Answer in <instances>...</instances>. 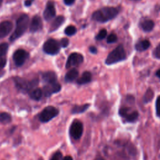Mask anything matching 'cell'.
Returning <instances> with one entry per match:
<instances>
[{"mask_svg": "<svg viewBox=\"0 0 160 160\" xmlns=\"http://www.w3.org/2000/svg\"><path fill=\"white\" fill-rule=\"evenodd\" d=\"M152 55L154 58L160 59V43L154 49L152 52Z\"/></svg>", "mask_w": 160, "mask_h": 160, "instance_id": "cell-29", "label": "cell"}, {"mask_svg": "<svg viewBox=\"0 0 160 160\" xmlns=\"http://www.w3.org/2000/svg\"><path fill=\"white\" fill-rule=\"evenodd\" d=\"M29 24V17L26 14H21L16 21V28L14 32L10 36L9 40L14 41L19 38L26 31Z\"/></svg>", "mask_w": 160, "mask_h": 160, "instance_id": "cell-2", "label": "cell"}, {"mask_svg": "<svg viewBox=\"0 0 160 160\" xmlns=\"http://www.w3.org/2000/svg\"><path fill=\"white\" fill-rule=\"evenodd\" d=\"M126 59V54L124 46L122 44H119L108 55L105 63L107 65H111L122 61Z\"/></svg>", "mask_w": 160, "mask_h": 160, "instance_id": "cell-3", "label": "cell"}, {"mask_svg": "<svg viewBox=\"0 0 160 160\" xmlns=\"http://www.w3.org/2000/svg\"><path fill=\"white\" fill-rule=\"evenodd\" d=\"M33 1H34V0H25L24 6L26 7H29L32 4Z\"/></svg>", "mask_w": 160, "mask_h": 160, "instance_id": "cell-35", "label": "cell"}, {"mask_svg": "<svg viewBox=\"0 0 160 160\" xmlns=\"http://www.w3.org/2000/svg\"><path fill=\"white\" fill-rule=\"evenodd\" d=\"M7 60L4 57H0V70L3 69L6 64Z\"/></svg>", "mask_w": 160, "mask_h": 160, "instance_id": "cell-33", "label": "cell"}, {"mask_svg": "<svg viewBox=\"0 0 160 160\" xmlns=\"http://www.w3.org/2000/svg\"><path fill=\"white\" fill-rule=\"evenodd\" d=\"M156 76H158L159 78H160V69H158V70L156 72Z\"/></svg>", "mask_w": 160, "mask_h": 160, "instance_id": "cell-38", "label": "cell"}, {"mask_svg": "<svg viewBox=\"0 0 160 160\" xmlns=\"http://www.w3.org/2000/svg\"><path fill=\"white\" fill-rule=\"evenodd\" d=\"M59 114V110L54 106L46 107L39 114V119L42 122H46L53 119Z\"/></svg>", "mask_w": 160, "mask_h": 160, "instance_id": "cell-5", "label": "cell"}, {"mask_svg": "<svg viewBox=\"0 0 160 160\" xmlns=\"http://www.w3.org/2000/svg\"><path fill=\"white\" fill-rule=\"evenodd\" d=\"M119 114L120 116L125 119L126 121L129 122H134L139 116V113L137 111H131V109L128 107H123L119 109Z\"/></svg>", "mask_w": 160, "mask_h": 160, "instance_id": "cell-7", "label": "cell"}, {"mask_svg": "<svg viewBox=\"0 0 160 160\" xmlns=\"http://www.w3.org/2000/svg\"><path fill=\"white\" fill-rule=\"evenodd\" d=\"M9 45L6 42L0 44V57H3L8 50Z\"/></svg>", "mask_w": 160, "mask_h": 160, "instance_id": "cell-26", "label": "cell"}, {"mask_svg": "<svg viewBox=\"0 0 160 160\" xmlns=\"http://www.w3.org/2000/svg\"><path fill=\"white\" fill-rule=\"evenodd\" d=\"M56 15V9L54 4L52 1H48L43 12V17L46 21H50Z\"/></svg>", "mask_w": 160, "mask_h": 160, "instance_id": "cell-12", "label": "cell"}, {"mask_svg": "<svg viewBox=\"0 0 160 160\" xmlns=\"http://www.w3.org/2000/svg\"><path fill=\"white\" fill-rule=\"evenodd\" d=\"M119 9L114 7H104L93 12L92 19L99 22H108L117 16Z\"/></svg>", "mask_w": 160, "mask_h": 160, "instance_id": "cell-1", "label": "cell"}, {"mask_svg": "<svg viewBox=\"0 0 160 160\" xmlns=\"http://www.w3.org/2000/svg\"><path fill=\"white\" fill-rule=\"evenodd\" d=\"M79 74L78 71L76 68H72L69 70L65 75V81L66 82H72L77 79Z\"/></svg>", "mask_w": 160, "mask_h": 160, "instance_id": "cell-19", "label": "cell"}, {"mask_svg": "<svg viewBox=\"0 0 160 160\" xmlns=\"http://www.w3.org/2000/svg\"><path fill=\"white\" fill-rule=\"evenodd\" d=\"M106 35H107V31H106V29H101V30L99 32V33L96 35V39L99 40H99H102V39H104V38H106Z\"/></svg>", "mask_w": 160, "mask_h": 160, "instance_id": "cell-27", "label": "cell"}, {"mask_svg": "<svg viewBox=\"0 0 160 160\" xmlns=\"http://www.w3.org/2000/svg\"><path fill=\"white\" fill-rule=\"evenodd\" d=\"M62 160H73V159H72V158L71 156H66L64 157V158L62 159Z\"/></svg>", "mask_w": 160, "mask_h": 160, "instance_id": "cell-37", "label": "cell"}, {"mask_svg": "<svg viewBox=\"0 0 160 160\" xmlns=\"http://www.w3.org/2000/svg\"><path fill=\"white\" fill-rule=\"evenodd\" d=\"M140 26L144 31L150 32L154 27V22L151 19H144L141 22Z\"/></svg>", "mask_w": 160, "mask_h": 160, "instance_id": "cell-17", "label": "cell"}, {"mask_svg": "<svg viewBox=\"0 0 160 160\" xmlns=\"http://www.w3.org/2000/svg\"><path fill=\"white\" fill-rule=\"evenodd\" d=\"M29 54L27 51H26L24 49H18L16 50L12 56L13 61L15 63V64L17 66H21L23 65L27 58H28Z\"/></svg>", "mask_w": 160, "mask_h": 160, "instance_id": "cell-9", "label": "cell"}, {"mask_svg": "<svg viewBox=\"0 0 160 160\" xmlns=\"http://www.w3.org/2000/svg\"><path fill=\"white\" fill-rule=\"evenodd\" d=\"M2 0H0V6H1V4H2Z\"/></svg>", "mask_w": 160, "mask_h": 160, "instance_id": "cell-40", "label": "cell"}, {"mask_svg": "<svg viewBox=\"0 0 160 160\" xmlns=\"http://www.w3.org/2000/svg\"><path fill=\"white\" fill-rule=\"evenodd\" d=\"M95 160H105V159L102 157H98L97 158H96Z\"/></svg>", "mask_w": 160, "mask_h": 160, "instance_id": "cell-39", "label": "cell"}, {"mask_svg": "<svg viewBox=\"0 0 160 160\" xmlns=\"http://www.w3.org/2000/svg\"><path fill=\"white\" fill-rule=\"evenodd\" d=\"M153 97H154V92L151 88H149L146 91L143 96V102L144 103H148L152 99Z\"/></svg>", "mask_w": 160, "mask_h": 160, "instance_id": "cell-23", "label": "cell"}, {"mask_svg": "<svg viewBox=\"0 0 160 160\" xmlns=\"http://www.w3.org/2000/svg\"><path fill=\"white\" fill-rule=\"evenodd\" d=\"M117 40H118V37H117L116 34L112 33L108 36L106 41L108 43H113V42H116Z\"/></svg>", "mask_w": 160, "mask_h": 160, "instance_id": "cell-28", "label": "cell"}, {"mask_svg": "<svg viewBox=\"0 0 160 160\" xmlns=\"http://www.w3.org/2000/svg\"><path fill=\"white\" fill-rule=\"evenodd\" d=\"M43 81L47 84H51L57 82V76L54 72L47 71L42 74Z\"/></svg>", "mask_w": 160, "mask_h": 160, "instance_id": "cell-16", "label": "cell"}, {"mask_svg": "<svg viewBox=\"0 0 160 160\" xmlns=\"http://www.w3.org/2000/svg\"><path fill=\"white\" fill-rule=\"evenodd\" d=\"M89 50L92 54H96L97 52H98L97 48L96 47H94V46H90L89 48Z\"/></svg>", "mask_w": 160, "mask_h": 160, "instance_id": "cell-34", "label": "cell"}, {"mask_svg": "<svg viewBox=\"0 0 160 160\" xmlns=\"http://www.w3.org/2000/svg\"><path fill=\"white\" fill-rule=\"evenodd\" d=\"M156 113L157 116L160 118V96H159L156 102Z\"/></svg>", "mask_w": 160, "mask_h": 160, "instance_id": "cell-30", "label": "cell"}, {"mask_svg": "<svg viewBox=\"0 0 160 160\" xmlns=\"http://www.w3.org/2000/svg\"><path fill=\"white\" fill-rule=\"evenodd\" d=\"M64 1V2L66 5H68V6H70V5H72L75 0H63Z\"/></svg>", "mask_w": 160, "mask_h": 160, "instance_id": "cell-36", "label": "cell"}, {"mask_svg": "<svg viewBox=\"0 0 160 160\" xmlns=\"http://www.w3.org/2000/svg\"><path fill=\"white\" fill-rule=\"evenodd\" d=\"M92 79V75L90 72L85 71L82 73L81 76L78 79L77 83L79 84H84L91 82Z\"/></svg>", "mask_w": 160, "mask_h": 160, "instance_id": "cell-20", "label": "cell"}, {"mask_svg": "<svg viewBox=\"0 0 160 160\" xmlns=\"http://www.w3.org/2000/svg\"><path fill=\"white\" fill-rule=\"evenodd\" d=\"M89 104H84L82 105H76L74 106L71 110L72 114H79L86 111L89 107Z\"/></svg>", "mask_w": 160, "mask_h": 160, "instance_id": "cell-21", "label": "cell"}, {"mask_svg": "<svg viewBox=\"0 0 160 160\" xmlns=\"http://www.w3.org/2000/svg\"><path fill=\"white\" fill-rule=\"evenodd\" d=\"M12 120L11 115L8 112L0 113V122L3 124L9 123Z\"/></svg>", "mask_w": 160, "mask_h": 160, "instance_id": "cell-24", "label": "cell"}, {"mask_svg": "<svg viewBox=\"0 0 160 160\" xmlns=\"http://www.w3.org/2000/svg\"><path fill=\"white\" fill-rule=\"evenodd\" d=\"M83 132V125L82 122L78 120L74 121L69 128V134L74 139H79Z\"/></svg>", "mask_w": 160, "mask_h": 160, "instance_id": "cell-8", "label": "cell"}, {"mask_svg": "<svg viewBox=\"0 0 160 160\" xmlns=\"http://www.w3.org/2000/svg\"><path fill=\"white\" fill-rule=\"evenodd\" d=\"M60 43L56 40L49 39L47 40L43 44V51L45 53L50 55H55L58 54L60 50Z\"/></svg>", "mask_w": 160, "mask_h": 160, "instance_id": "cell-6", "label": "cell"}, {"mask_svg": "<svg viewBox=\"0 0 160 160\" xmlns=\"http://www.w3.org/2000/svg\"><path fill=\"white\" fill-rule=\"evenodd\" d=\"M83 60L84 58L82 54L78 52H73L69 56L66 61V68L68 69L71 67L78 66L83 62Z\"/></svg>", "mask_w": 160, "mask_h": 160, "instance_id": "cell-10", "label": "cell"}, {"mask_svg": "<svg viewBox=\"0 0 160 160\" xmlns=\"http://www.w3.org/2000/svg\"><path fill=\"white\" fill-rule=\"evenodd\" d=\"M61 89V85L58 82H54L51 84H47L45 85L42 89V92L45 96L49 97L54 93L58 92Z\"/></svg>", "mask_w": 160, "mask_h": 160, "instance_id": "cell-11", "label": "cell"}, {"mask_svg": "<svg viewBox=\"0 0 160 160\" xmlns=\"http://www.w3.org/2000/svg\"><path fill=\"white\" fill-rule=\"evenodd\" d=\"M12 24L10 21H5L0 22V39L6 36L12 30Z\"/></svg>", "mask_w": 160, "mask_h": 160, "instance_id": "cell-14", "label": "cell"}, {"mask_svg": "<svg viewBox=\"0 0 160 160\" xmlns=\"http://www.w3.org/2000/svg\"><path fill=\"white\" fill-rule=\"evenodd\" d=\"M76 31H77V30H76V28H75V26H72V25L67 26L64 29L65 34L67 36H72V35L75 34Z\"/></svg>", "mask_w": 160, "mask_h": 160, "instance_id": "cell-25", "label": "cell"}, {"mask_svg": "<svg viewBox=\"0 0 160 160\" xmlns=\"http://www.w3.org/2000/svg\"><path fill=\"white\" fill-rule=\"evenodd\" d=\"M42 91L40 88H35L29 92L30 98L34 100L39 101L42 95Z\"/></svg>", "mask_w": 160, "mask_h": 160, "instance_id": "cell-22", "label": "cell"}, {"mask_svg": "<svg viewBox=\"0 0 160 160\" xmlns=\"http://www.w3.org/2000/svg\"><path fill=\"white\" fill-rule=\"evenodd\" d=\"M68 44H69V39L68 38H64L61 39V41H60L61 46H62V48H66L68 46Z\"/></svg>", "mask_w": 160, "mask_h": 160, "instance_id": "cell-32", "label": "cell"}, {"mask_svg": "<svg viewBox=\"0 0 160 160\" xmlns=\"http://www.w3.org/2000/svg\"><path fill=\"white\" fill-rule=\"evenodd\" d=\"M14 81L17 88L24 92H31L35 89L38 84V79H34L31 81H28L20 77H15Z\"/></svg>", "mask_w": 160, "mask_h": 160, "instance_id": "cell-4", "label": "cell"}, {"mask_svg": "<svg viewBox=\"0 0 160 160\" xmlns=\"http://www.w3.org/2000/svg\"><path fill=\"white\" fill-rule=\"evenodd\" d=\"M42 27V19L39 16H34L31 22L29 29L31 32H35L41 29Z\"/></svg>", "mask_w": 160, "mask_h": 160, "instance_id": "cell-13", "label": "cell"}, {"mask_svg": "<svg viewBox=\"0 0 160 160\" xmlns=\"http://www.w3.org/2000/svg\"><path fill=\"white\" fill-rule=\"evenodd\" d=\"M151 43L150 42L147 40V39H144L138 41L136 44H135V49L138 51H144L149 48L150 46Z\"/></svg>", "mask_w": 160, "mask_h": 160, "instance_id": "cell-18", "label": "cell"}, {"mask_svg": "<svg viewBox=\"0 0 160 160\" xmlns=\"http://www.w3.org/2000/svg\"><path fill=\"white\" fill-rule=\"evenodd\" d=\"M62 159V154H61V152H59V151H57L56 152H55L52 155V158H51L50 160H61Z\"/></svg>", "mask_w": 160, "mask_h": 160, "instance_id": "cell-31", "label": "cell"}, {"mask_svg": "<svg viewBox=\"0 0 160 160\" xmlns=\"http://www.w3.org/2000/svg\"><path fill=\"white\" fill-rule=\"evenodd\" d=\"M64 18L62 16H58L52 22L49 28V32H52L56 31L64 22Z\"/></svg>", "mask_w": 160, "mask_h": 160, "instance_id": "cell-15", "label": "cell"}]
</instances>
